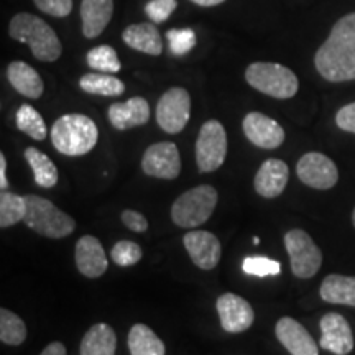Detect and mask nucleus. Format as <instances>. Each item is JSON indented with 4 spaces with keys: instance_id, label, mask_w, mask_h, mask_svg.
I'll list each match as a JSON object with an SVG mask.
<instances>
[{
    "instance_id": "nucleus-1",
    "label": "nucleus",
    "mask_w": 355,
    "mask_h": 355,
    "mask_svg": "<svg viewBox=\"0 0 355 355\" xmlns=\"http://www.w3.org/2000/svg\"><path fill=\"white\" fill-rule=\"evenodd\" d=\"M318 73L331 83L355 79V12L349 13L332 26L314 56Z\"/></svg>"
},
{
    "instance_id": "nucleus-2",
    "label": "nucleus",
    "mask_w": 355,
    "mask_h": 355,
    "mask_svg": "<svg viewBox=\"0 0 355 355\" xmlns=\"http://www.w3.org/2000/svg\"><path fill=\"white\" fill-rule=\"evenodd\" d=\"M8 33L17 42L28 44L33 56L43 63H53L63 53V46L55 30L33 13H17L10 20Z\"/></svg>"
},
{
    "instance_id": "nucleus-3",
    "label": "nucleus",
    "mask_w": 355,
    "mask_h": 355,
    "mask_svg": "<svg viewBox=\"0 0 355 355\" xmlns=\"http://www.w3.org/2000/svg\"><path fill=\"white\" fill-rule=\"evenodd\" d=\"M99 132L92 119L83 114H66L53 123V146L66 157H81L94 148Z\"/></svg>"
},
{
    "instance_id": "nucleus-4",
    "label": "nucleus",
    "mask_w": 355,
    "mask_h": 355,
    "mask_svg": "<svg viewBox=\"0 0 355 355\" xmlns=\"http://www.w3.org/2000/svg\"><path fill=\"white\" fill-rule=\"evenodd\" d=\"M26 214L24 222L26 227L48 239H63L76 229V222L73 217L66 214L48 199L37 194L25 196Z\"/></svg>"
},
{
    "instance_id": "nucleus-5",
    "label": "nucleus",
    "mask_w": 355,
    "mask_h": 355,
    "mask_svg": "<svg viewBox=\"0 0 355 355\" xmlns=\"http://www.w3.org/2000/svg\"><path fill=\"white\" fill-rule=\"evenodd\" d=\"M217 199H219V194L211 184L196 186L186 191L173 202L171 219L178 227H199L204 222L209 220L217 206Z\"/></svg>"
},
{
    "instance_id": "nucleus-6",
    "label": "nucleus",
    "mask_w": 355,
    "mask_h": 355,
    "mask_svg": "<svg viewBox=\"0 0 355 355\" xmlns=\"http://www.w3.org/2000/svg\"><path fill=\"white\" fill-rule=\"evenodd\" d=\"M245 79L261 94L275 99H291L300 87L296 74L278 63H252L245 71Z\"/></svg>"
},
{
    "instance_id": "nucleus-7",
    "label": "nucleus",
    "mask_w": 355,
    "mask_h": 355,
    "mask_svg": "<svg viewBox=\"0 0 355 355\" xmlns=\"http://www.w3.org/2000/svg\"><path fill=\"white\" fill-rule=\"evenodd\" d=\"M285 247L291 261V272L301 279L313 278L322 265V252L308 232L291 229L285 235Z\"/></svg>"
},
{
    "instance_id": "nucleus-8",
    "label": "nucleus",
    "mask_w": 355,
    "mask_h": 355,
    "mask_svg": "<svg viewBox=\"0 0 355 355\" xmlns=\"http://www.w3.org/2000/svg\"><path fill=\"white\" fill-rule=\"evenodd\" d=\"M227 155V133L220 122L207 121L196 140V165L201 173H212L224 165Z\"/></svg>"
},
{
    "instance_id": "nucleus-9",
    "label": "nucleus",
    "mask_w": 355,
    "mask_h": 355,
    "mask_svg": "<svg viewBox=\"0 0 355 355\" xmlns=\"http://www.w3.org/2000/svg\"><path fill=\"white\" fill-rule=\"evenodd\" d=\"M191 115V97L183 87H171L159 97L157 122L166 133H180Z\"/></svg>"
},
{
    "instance_id": "nucleus-10",
    "label": "nucleus",
    "mask_w": 355,
    "mask_h": 355,
    "mask_svg": "<svg viewBox=\"0 0 355 355\" xmlns=\"http://www.w3.org/2000/svg\"><path fill=\"white\" fill-rule=\"evenodd\" d=\"M296 173L306 186L314 189H331L339 181L336 163L329 157L318 152L303 155L296 165Z\"/></svg>"
},
{
    "instance_id": "nucleus-11",
    "label": "nucleus",
    "mask_w": 355,
    "mask_h": 355,
    "mask_svg": "<svg viewBox=\"0 0 355 355\" xmlns=\"http://www.w3.org/2000/svg\"><path fill=\"white\" fill-rule=\"evenodd\" d=\"M141 170L148 176L175 180L181 173L180 150L171 141H159V144L150 145L141 158Z\"/></svg>"
},
{
    "instance_id": "nucleus-12",
    "label": "nucleus",
    "mask_w": 355,
    "mask_h": 355,
    "mask_svg": "<svg viewBox=\"0 0 355 355\" xmlns=\"http://www.w3.org/2000/svg\"><path fill=\"white\" fill-rule=\"evenodd\" d=\"M217 313L220 318V326L225 332L239 334L247 331L255 321V313L250 303L242 296L234 293H224L217 298Z\"/></svg>"
},
{
    "instance_id": "nucleus-13",
    "label": "nucleus",
    "mask_w": 355,
    "mask_h": 355,
    "mask_svg": "<svg viewBox=\"0 0 355 355\" xmlns=\"http://www.w3.org/2000/svg\"><path fill=\"white\" fill-rule=\"evenodd\" d=\"M321 340L319 345L324 350L336 355H349L354 350V336L347 319L339 313H327L319 322Z\"/></svg>"
},
{
    "instance_id": "nucleus-14",
    "label": "nucleus",
    "mask_w": 355,
    "mask_h": 355,
    "mask_svg": "<svg viewBox=\"0 0 355 355\" xmlns=\"http://www.w3.org/2000/svg\"><path fill=\"white\" fill-rule=\"evenodd\" d=\"M243 133L255 146L263 150H275L285 141V130L277 121L261 112H250L242 122Z\"/></svg>"
},
{
    "instance_id": "nucleus-15",
    "label": "nucleus",
    "mask_w": 355,
    "mask_h": 355,
    "mask_svg": "<svg viewBox=\"0 0 355 355\" xmlns=\"http://www.w3.org/2000/svg\"><path fill=\"white\" fill-rule=\"evenodd\" d=\"M183 243L193 263L201 270L216 268L220 261V242L207 230H189L183 237Z\"/></svg>"
},
{
    "instance_id": "nucleus-16",
    "label": "nucleus",
    "mask_w": 355,
    "mask_h": 355,
    "mask_svg": "<svg viewBox=\"0 0 355 355\" xmlns=\"http://www.w3.org/2000/svg\"><path fill=\"white\" fill-rule=\"evenodd\" d=\"M275 334H277L279 344L291 355H319L316 340L296 319L288 316L278 319L277 326H275Z\"/></svg>"
},
{
    "instance_id": "nucleus-17",
    "label": "nucleus",
    "mask_w": 355,
    "mask_h": 355,
    "mask_svg": "<svg viewBox=\"0 0 355 355\" xmlns=\"http://www.w3.org/2000/svg\"><path fill=\"white\" fill-rule=\"evenodd\" d=\"M76 266L86 278H99L107 270L109 261L104 247L92 235H84L76 243L74 250Z\"/></svg>"
},
{
    "instance_id": "nucleus-18",
    "label": "nucleus",
    "mask_w": 355,
    "mask_h": 355,
    "mask_svg": "<svg viewBox=\"0 0 355 355\" xmlns=\"http://www.w3.org/2000/svg\"><path fill=\"white\" fill-rule=\"evenodd\" d=\"M290 180V170L285 162L277 158H270L261 163L255 175V191L261 198L273 199L283 193Z\"/></svg>"
},
{
    "instance_id": "nucleus-19",
    "label": "nucleus",
    "mask_w": 355,
    "mask_h": 355,
    "mask_svg": "<svg viewBox=\"0 0 355 355\" xmlns=\"http://www.w3.org/2000/svg\"><path fill=\"white\" fill-rule=\"evenodd\" d=\"M150 119V105L144 97H132L125 102H115L109 107V121L117 130L145 125Z\"/></svg>"
},
{
    "instance_id": "nucleus-20",
    "label": "nucleus",
    "mask_w": 355,
    "mask_h": 355,
    "mask_svg": "<svg viewBox=\"0 0 355 355\" xmlns=\"http://www.w3.org/2000/svg\"><path fill=\"white\" fill-rule=\"evenodd\" d=\"M114 0H83L81 20L83 35L86 38H97L112 20Z\"/></svg>"
},
{
    "instance_id": "nucleus-21",
    "label": "nucleus",
    "mask_w": 355,
    "mask_h": 355,
    "mask_svg": "<svg viewBox=\"0 0 355 355\" xmlns=\"http://www.w3.org/2000/svg\"><path fill=\"white\" fill-rule=\"evenodd\" d=\"M8 83L17 92L28 99H38L44 91L43 79L35 71L32 66L24 63V61H12L7 68Z\"/></svg>"
},
{
    "instance_id": "nucleus-22",
    "label": "nucleus",
    "mask_w": 355,
    "mask_h": 355,
    "mask_svg": "<svg viewBox=\"0 0 355 355\" xmlns=\"http://www.w3.org/2000/svg\"><path fill=\"white\" fill-rule=\"evenodd\" d=\"M122 38L132 50L141 51L145 55L158 56L163 51L162 35H159L155 24H139L127 26L123 30Z\"/></svg>"
},
{
    "instance_id": "nucleus-23",
    "label": "nucleus",
    "mask_w": 355,
    "mask_h": 355,
    "mask_svg": "<svg viewBox=\"0 0 355 355\" xmlns=\"http://www.w3.org/2000/svg\"><path fill=\"white\" fill-rule=\"evenodd\" d=\"M117 336L105 322L94 324L81 340V355H115Z\"/></svg>"
},
{
    "instance_id": "nucleus-24",
    "label": "nucleus",
    "mask_w": 355,
    "mask_h": 355,
    "mask_svg": "<svg viewBox=\"0 0 355 355\" xmlns=\"http://www.w3.org/2000/svg\"><path fill=\"white\" fill-rule=\"evenodd\" d=\"M319 295L332 304H345L355 308V277L329 275L322 279Z\"/></svg>"
},
{
    "instance_id": "nucleus-25",
    "label": "nucleus",
    "mask_w": 355,
    "mask_h": 355,
    "mask_svg": "<svg viewBox=\"0 0 355 355\" xmlns=\"http://www.w3.org/2000/svg\"><path fill=\"white\" fill-rule=\"evenodd\" d=\"M128 350L132 355H165L163 340L145 324H135L128 332Z\"/></svg>"
},
{
    "instance_id": "nucleus-26",
    "label": "nucleus",
    "mask_w": 355,
    "mask_h": 355,
    "mask_svg": "<svg viewBox=\"0 0 355 355\" xmlns=\"http://www.w3.org/2000/svg\"><path fill=\"white\" fill-rule=\"evenodd\" d=\"M24 157L28 162L30 168H32L35 183L40 188L50 189L58 183V170L46 153L40 152L38 148H33V146H28L25 150Z\"/></svg>"
},
{
    "instance_id": "nucleus-27",
    "label": "nucleus",
    "mask_w": 355,
    "mask_h": 355,
    "mask_svg": "<svg viewBox=\"0 0 355 355\" xmlns=\"http://www.w3.org/2000/svg\"><path fill=\"white\" fill-rule=\"evenodd\" d=\"M79 86L84 92L94 96L117 97L125 92V84L121 79L107 73H89L84 74L79 81Z\"/></svg>"
},
{
    "instance_id": "nucleus-28",
    "label": "nucleus",
    "mask_w": 355,
    "mask_h": 355,
    "mask_svg": "<svg viewBox=\"0 0 355 355\" xmlns=\"http://www.w3.org/2000/svg\"><path fill=\"white\" fill-rule=\"evenodd\" d=\"M25 196H19L10 191H2V194H0V227L7 229L19 224L20 220L25 219Z\"/></svg>"
},
{
    "instance_id": "nucleus-29",
    "label": "nucleus",
    "mask_w": 355,
    "mask_h": 355,
    "mask_svg": "<svg viewBox=\"0 0 355 355\" xmlns=\"http://www.w3.org/2000/svg\"><path fill=\"white\" fill-rule=\"evenodd\" d=\"M26 339L24 319L7 308L0 309V340L6 345H20Z\"/></svg>"
},
{
    "instance_id": "nucleus-30",
    "label": "nucleus",
    "mask_w": 355,
    "mask_h": 355,
    "mask_svg": "<svg viewBox=\"0 0 355 355\" xmlns=\"http://www.w3.org/2000/svg\"><path fill=\"white\" fill-rule=\"evenodd\" d=\"M17 127L33 140L42 141L46 139V123L38 110L28 104H21L17 110Z\"/></svg>"
},
{
    "instance_id": "nucleus-31",
    "label": "nucleus",
    "mask_w": 355,
    "mask_h": 355,
    "mask_svg": "<svg viewBox=\"0 0 355 355\" xmlns=\"http://www.w3.org/2000/svg\"><path fill=\"white\" fill-rule=\"evenodd\" d=\"M86 61L89 68L96 69L97 73L115 74L122 68L117 51H115L112 46H109V44H101V46L92 48V50L87 53Z\"/></svg>"
},
{
    "instance_id": "nucleus-32",
    "label": "nucleus",
    "mask_w": 355,
    "mask_h": 355,
    "mask_svg": "<svg viewBox=\"0 0 355 355\" xmlns=\"http://www.w3.org/2000/svg\"><path fill=\"white\" fill-rule=\"evenodd\" d=\"M243 273L250 277H275L282 272V265L268 257H247L242 263Z\"/></svg>"
},
{
    "instance_id": "nucleus-33",
    "label": "nucleus",
    "mask_w": 355,
    "mask_h": 355,
    "mask_svg": "<svg viewBox=\"0 0 355 355\" xmlns=\"http://www.w3.org/2000/svg\"><path fill=\"white\" fill-rule=\"evenodd\" d=\"M166 40L173 55L183 56L196 46V33L191 28H173L166 32Z\"/></svg>"
},
{
    "instance_id": "nucleus-34",
    "label": "nucleus",
    "mask_w": 355,
    "mask_h": 355,
    "mask_svg": "<svg viewBox=\"0 0 355 355\" xmlns=\"http://www.w3.org/2000/svg\"><path fill=\"white\" fill-rule=\"evenodd\" d=\"M141 248L139 243L132 241H121L112 247L110 257L112 261L119 266H132L137 265L141 260Z\"/></svg>"
},
{
    "instance_id": "nucleus-35",
    "label": "nucleus",
    "mask_w": 355,
    "mask_h": 355,
    "mask_svg": "<svg viewBox=\"0 0 355 355\" xmlns=\"http://www.w3.org/2000/svg\"><path fill=\"white\" fill-rule=\"evenodd\" d=\"M178 2L176 0H150L145 6V13L152 24H165L170 19L171 13L176 10Z\"/></svg>"
},
{
    "instance_id": "nucleus-36",
    "label": "nucleus",
    "mask_w": 355,
    "mask_h": 355,
    "mask_svg": "<svg viewBox=\"0 0 355 355\" xmlns=\"http://www.w3.org/2000/svg\"><path fill=\"white\" fill-rule=\"evenodd\" d=\"M40 10L51 17H68L73 10V0H33Z\"/></svg>"
},
{
    "instance_id": "nucleus-37",
    "label": "nucleus",
    "mask_w": 355,
    "mask_h": 355,
    "mask_svg": "<svg viewBox=\"0 0 355 355\" xmlns=\"http://www.w3.org/2000/svg\"><path fill=\"white\" fill-rule=\"evenodd\" d=\"M121 219L123 224H125V227L130 229L132 232L141 234L148 229V220L145 219L144 214H140V212H137V211L125 209L122 212Z\"/></svg>"
},
{
    "instance_id": "nucleus-38",
    "label": "nucleus",
    "mask_w": 355,
    "mask_h": 355,
    "mask_svg": "<svg viewBox=\"0 0 355 355\" xmlns=\"http://www.w3.org/2000/svg\"><path fill=\"white\" fill-rule=\"evenodd\" d=\"M337 127L343 128L345 132L355 133V102L344 105L336 115Z\"/></svg>"
},
{
    "instance_id": "nucleus-39",
    "label": "nucleus",
    "mask_w": 355,
    "mask_h": 355,
    "mask_svg": "<svg viewBox=\"0 0 355 355\" xmlns=\"http://www.w3.org/2000/svg\"><path fill=\"white\" fill-rule=\"evenodd\" d=\"M8 181H7V158L6 155L0 153V189L7 191Z\"/></svg>"
},
{
    "instance_id": "nucleus-40",
    "label": "nucleus",
    "mask_w": 355,
    "mask_h": 355,
    "mask_svg": "<svg viewBox=\"0 0 355 355\" xmlns=\"http://www.w3.org/2000/svg\"><path fill=\"white\" fill-rule=\"evenodd\" d=\"M40 355H68V352H66L64 344L51 343L50 345H46V347L43 349V352Z\"/></svg>"
},
{
    "instance_id": "nucleus-41",
    "label": "nucleus",
    "mask_w": 355,
    "mask_h": 355,
    "mask_svg": "<svg viewBox=\"0 0 355 355\" xmlns=\"http://www.w3.org/2000/svg\"><path fill=\"white\" fill-rule=\"evenodd\" d=\"M191 2L201 7H214V6H219L222 2H225V0H191Z\"/></svg>"
},
{
    "instance_id": "nucleus-42",
    "label": "nucleus",
    "mask_w": 355,
    "mask_h": 355,
    "mask_svg": "<svg viewBox=\"0 0 355 355\" xmlns=\"http://www.w3.org/2000/svg\"><path fill=\"white\" fill-rule=\"evenodd\" d=\"M254 243H255V245H259V243H260V239H259V237H254Z\"/></svg>"
},
{
    "instance_id": "nucleus-43",
    "label": "nucleus",
    "mask_w": 355,
    "mask_h": 355,
    "mask_svg": "<svg viewBox=\"0 0 355 355\" xmlns=\"http://www.w3.org/2000/svg\"><path fill=\"white\" fill-rule=\"evenodd\" d=\"M352 222H354V227H355V209L352 212Z\"/></svg>"
}]
</instances>
